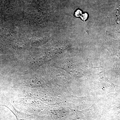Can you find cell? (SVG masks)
Here are the masks:
<instances>
[{
	"label": "cell",
	"instance_id": "obj_1",
	"mask_svg": "<svg viewBox=\"0 0 120 120\" xmlns=\"http://www.w3.org/2000/svg\"><path fill=\"white\" fill-rule=\"evenodd\" d=\"M83 15L82 16V17H81V18H82V19L84 21H85L87 18V15L86 13H85V14Z\"/></svg>",
	"mask_w": 120,
	"mask_h": 120
},
{
	"label": "cell",
	"instance_id": "obj_2",
	"mask_svg": "<svg viewBox=\"0 0 120 120\" xmlns=\"http://www.w3.org/2000/svg\"><path fill=\"white\" fill-rule=\"evenodd\" d=\"M81 11L79 10H78V11H77V12H76L75 15L76 16H77V17H79V16H80V15L81 14Z\"/></svg>",
	"mask_w": 120,
	"mask_h": 120
}]
</instances>
